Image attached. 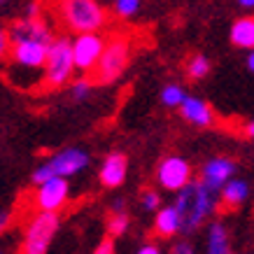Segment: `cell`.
<instances>
[{
  "label": "cell",
  "mask_w": 254,
  "mask_h": 254,
  "mask_svg": "<svg viewBox=\"0 0 254 254\" xmlns=\"http://www.w3.org/2000/svg\"><path fill=\"white\" fill-rule=\"evenodd\" d=\"M9 79L19 89L45 84L47 49L52 45V28L42 19L23 16L9 26Z\"/></svg>",
  "instance_id": "6da1fadb"
},
{
  "label": "cell",
  "mask_w": 254,
  "mask_h": 254,
  "mask_svg": "<svg viewBox=\"0 0 254 254\" xmlns=\"http://www.w3.org/2000/svg\"><path fill=\"white\" fill-rule=\"evenodd\" d=\"M182 217V233L193 236L203 224L219 208V193L210 191L200 180H191L185 189L177 191V198L173 203Z\"/></svg>",
  "instance_id": "7a4b0ae2"
},
{
  "label": "cell",
  "mask_w": 254,
  "mask_h": 254,
  "mask_svg": "<svg viewBox=\"0 0 254 254\" xmlns=\"http://www.w3.org/2000/svg\"><path fill=\"white\" fill-rule=\"evenodd\" d=\"M91 163V156L84 147H68L52 154L47 161H42L38 168L31 173V182L35 187L52 180V177H75L79 173H84Z\"/></svg>",
  "instance_id": "3957f363"
},
{
  "label": "cell",
  "mask_w": 254,
  "mask_h": 254,
  "mask_svg": "<svg viewBox=\"0 0 254 254\" xmlns=\"http://www.w3.org/2000/svg\"><path fill=\"white\" fill-rule=\"evenodd\" d=\"M63 23L72 33H100L108 12L98 0H61Z\"/></svg>",
  "instance_id": "277c9868"
},
{
  "label": "cell",
  "mask_w": 254,
  "mask_h": 254,
  "mask_svg": "<svg viewBox=\"0 0 254 254\" xmlns=\"http://www.w3.org/2000/svg\"><path fill=\"white\" fill-rule=\"evenodd\" d=\"M75 59H72V40L70 38H54L47 49L45 61V86L61 89L72 82L75 75Z\"/></svg>",
  "instance_id": "5b68a950"
},
{
  "label": "cell",
  "mask_w": 254,
  "mask_h": 254,
  "mask_svg": "<svg viewBox=\"0 0 254 254\" xmlns=\"http://www.w3.org/2000/svg\"><path fill=\"white\" fill-rule=\"evenodd\" d=\"M61 229V212H40L31 217L23 231L21 254H49L56 233Z\"/></svg>",
  "instance_id": "8992f818"
},
{
  "label": "cell",
  "mask_w": 254,
  "mask_h": 254,
  "mask_svg": "<svg viewBox=\"0 0 254 254\" xmlns=\"http://www.w3.org/2000/svg\"><path fill=\"white\" fill-rule=\"evenodd\" d=\"M131 63V42L128 38L117 35L112 40H105V49L98 59V65L93 68V77L98 84H112L122 77Z\"/></svg>",
  "instance_id": "52a82bcc"
},
{
  "label": "cell",
  "mask_w": 254,
  "mask_h": 254,
  "mask_svg": "<svg viewBox=\"0 0 254 254\" xmlns=\"http://www.w3.org/2000/svg\"><path fill=\"white\" fill-rule=\"evenodd\" d=\"M191 180H193V168L185 156L170 154L166 159H161L159 168H156V182L166 191L177 193L180 189H185Z\"/></svg>",
  "instance_id": "ba28073f"
},
{
  "label": "cell",
  "mask_w": 254,
  "mask_h": 254,
  "mask_svg": "<svg viewBox=\"0 0 254 254\" xmlns=\"http://www.w3.org/2000/svg\"><path fill=\"white\" fill-rule=\"evenodd\" d=\"M105 49V38L100 33H77L72 38V59L79 72H93Z\"/></svg>",
  "instance_id": "9c48e42d"
},
{
  "label": "cell",
  "mask_w": 254,
  "mask_h": 254,
  "mask_svg": "<svg viewBox=\"0 0 254 254\" xmlns=\"http://www.w3.org/2000/svg\"><path fill=\"white\" fill-rule=\"evenodd\" d=\"M70 200V185L65 177H52L38 185L33 203L40 212H61Z\"/></svg>",
  "instance_id": "30bf717a"
},
{
  "label": "cell",
  "mask_w": 254,
  "mask_h": 254,
  "mask_svg": "<svg viewBox=\"0 0 254 254\" xmlns=\"http://www.w3.org/2000/svg\"><path fill=\"white\" fill-rule=\"evenodd\" d=\"M236 170H238V166L231 156H212L200 166V182L208 187L210 191L219 193L222 187L231 177H236Z\"/></svg>",
  "instance_id": "8fae6325"
},
{
  "label": "cell",
  "mask_w": 254,
  "mask_h": 254,
  "mask_svg": "<svg viewBox=\"0 0 254 254\" xmlns=\"http://www.w3.org/2000/svg\"><path fill=\"white\" fill-rule=\"evenodd\" d=\"M128 175V159L122 152H110L98 168V182L105 189H119Z\"/></svg>",
  "instance_id": "7c38bea8"
},
{
  "label": "cell",
  "mask_w": 254,
  "mask_h": 254,
  "mask_svg": "<svg viewBox=\"0 0 254 254\" xmlns=\"http://www.w3.org/2000/svg\"><path fill=\"white\" fill-rule=\"evenodd\" d=\"M177 110H180L182 119L189 122L191 126H196V128H210L217 119L215 110H212L208 100L198 98V96H189V93H187V98L182 100V105Z\"/></svg>",
  "instance_id": "4fadbf2b"
},
{
  "label": "cell",
  "mask_w": 254,
  "mask_h": 254,
  "mask_svg": "<svg viewBox=\"0 0 254 254\" xmlns=\"http://www.w3.org/2000/svg\"><path fill=\"white\" fill-rule=\"evenodd\" d=\"M154 233L159 238H173L182 233V217L175 205H161L154 212Z\"/></svg>",
  "instance_id": "5bb4252c"
},
{
  "label": "cell",
  "mask_w": 254,
  "mask_h": 254,
  "mask_svg": "<svg viewBox=\"0 0 254 254\" xmlns=\"http://www.w3.org/2000/svg\"><path fill=\"white\" fill-rule=\"evenodd\" d=\"M247 198H250V185L238 177H231L219 191V203L229 210H238L240 205L247 203Z\"/></svg>",
  "instance_id": "9a60e30c"
},
{
  "label": "cell",
  "mask_w": 254,
  "mask_h": 254,
  "mask_svg": "<svg viewBox=\"0 0 254 254\" xmlns=\"http://www.w3.org/2000/svg\"><path fill=\"white\" fill-rule=\"evenodd\" d=\"M205 254H231L229 229L224 222H210L205 229Z\"/></svg>",
  "instance_id": "2e32d148"
},
{
  "label": "cell",
  "mask_w": 254,
  "mask_h": 254,
  "mask_svg": "<svg viewBox=\"0 0 254 254\" xmlns=\"http://www.w3.org/2000/svg\"><path fill=\"white\" fill-rule=\"evenodd\" d=\"M229 38H231L233 47L252 52L254 49V16H240V19H236Z\"/></svg>",
  "instance_id": "e0dca14e"
},
{
  "label": "cell",
  "mask_w": 254,
  "mask_h": 254,
  "mask_svg": "<svg viewBox=\"0 0 254 254\" xmlns=\"http://www.w3.org/2000/svg\"><path fill=\"white\" fill-rule=\"evenodd\" d=\"M131 226V219H128V212H112L108 219V236L112 240L115 238H122L124 233L128 231Z\"/></svg>",
  "instance_id": "ac0fdd59"
},
{
  "label": "cell",
  "mask_w": 254,
  "mask_h": 254,
  "mask_svg": "<svg viewBox=\"0 0 254 254\" xmlns=\"http://www.w3.org/2000/svg\"><path fill=\"white\" fill-rule=\"evenodd\" d=\"M208 72H210V59L208 56L196 54V56H191V59L187 61V75H189L191 79L208 77Z\"/></svg>",
  "instance_id": "d6986e66"
},
{
  "label": "cell",
  "mask_w": 254,
  "mask_h": 254,
  "mask_svg": "<svg viewBox=\"0 0 254 254\" xmlns=\"http://www.w3.org/2000/svg\"><path fill=\"white\" fill-rule=\"evenodd\" d=\"M185 98H187V91L180 84H166L161 89V103L166 108H180Z\"/></svg>",
  "instance_id": "ffe728a7"
},
{
  "label": "cell",
  "mask_w": 254,
  "mask_h": 254,
  "mask_svg": "<svg viewBox=\"0 0 254 254\" xmlns=\"http://www.w3.org/2000/svg\"><path fill=\"white\" fill-rule=\"evenodd\" d=\"M140 7H142V0H115V14L122 19L138 16Z\"/></svg>",
  "instance_id": "44dd1931"
},
{
  "label": "cell",
  "mask_w": 254,
  "mask_h": 254,
  "mask_svg": "<svg viewBox=\"0 0 254 254\" xmlns=\"http://www.w3.org/2000/svg\"><path fill=\"white\" fill-rule=\"evenodd\" d=\"M91 89H93V82L91 79H72V84H70V93H72V98L75 100H84L91 96Z\"/></svg>",
  "instance_id": "7402d4cb"
},
{
  "label": "cell",
  "mask_w": 254,
  "mask_h": 254,
  "mask_svg": "<svg viewBox=\"0 0 254 254\" xmlns=\"http://www.w3.org/2000/svg\"><path fill=\"white\" fill-rule=\"evenodd\" d=\"M140 205H142V210H147V212H156V210L161 208V196H159V191L145 189V191L140 193Z\"/></svg>",
  "instance_id": "603a6c76"
},
{
  "label": "cell",
  "mask_w": 254,
  "mask_h": 254,
  "mask_svg": "<svg viewBox=\"0 0 254 254\" xmlns=\"http://www.w3.org/2000/svg\"><path fill=\"white\" fill-rule=\"evenodd\" d=\"M168 254H198V252H196V247H193L189 240H177L175 245L170 247Z\"/></svg>",
  "instance_id": "cb8c5ba5"
},
{
  "label": "cell",
  "mask_w": 254,
  "mask_h": 254,
  "mask_svg": "<svg viewBox=\"0 0 254 254\" xmlns=\"http://www.w3.org/2000/svg\"><path fill=\"white\" fill-rule=\"evenodd\" d=\"M91 254H117L115 240H112V238H105V240H100L98 245L93 247V252H91Z\"/></svg>",
  "instance_id": "d4e9b609"
},
{
  "label": "cell",
  "mask_w": 254,
  "mask_h": 254,
  "mask_svg": "<svg viewBox=\"0 0 254 254\" xmlns=\"http://www.w3.org/2000/svg\"><path fill=\"white\" fill-rule=\"evenodd\" d=\"M9 56V33L5 28H0V61Z\"/></svg>",
  "instance_id": "484cf974"
},
{
  "label": "cell",
  "mask_w": 254,
  "mask_h": 254,
  "mask_svg": "<svg viewBox=\"0 0 254 254\" xmlns=\"http://www.w3.org/2000/svg\"><path fill=\"white\" fill-rule=\"evenodd\" d=\"M135 254H163V250L156 243H152V240H147L145 245H140L138 247V252Z\"/></svg>",
  "instance_id": "4316f807"
},
{
  "label": "cell",
  "mask_w": 254,
  "mask_h": 254,
  "mask_svg": "<svg viewBox=\"0 0 254 254\" xmlns=\"http://www.w3.org/2000/svg\"><path fill=\"white\" fill-rule=\"evenodd\" d=\"M9 219H12V217H9V212H7V210H2V212H0V233H5V229L9 226Z\"/></svg>",
  "instance_id": "83f0119b"
},
{
  "label": "cell",
  "mask_w": 254,
  "mask_h": 254,
  "mask_svg": "<svg viewBox=\"0 0 254 254\" xmlns=\"http://www.w3.org/2000/svg\"><path fill=\"white\" fill-rule=\"evenodd\" d=\"M110 210H112V212H126V203H124L122 198H117L115 203H112V208H110Z\"/></svg>",
  "instance_id": "f1b7e54d"
},
{
  "label": "cell",
  "mask_w": 254,
  "mask_h": 254,
  "mask_svg": "<svg viewBox=\"0 0 254 254\" xmlns=\"http://www.w3.org/2000/svg\"><path fill=\"white\" fill-rule=\"evenodd\" d=\"M245 135L250 140H254V119H250V122L245 124Z\"/></svg>",
  "instance_id": "f546056e"
},
{
  "label": "cell",
  "mask_w": 254,
  "mask_h": 254,
  "mask_svg": "<svg viewBox=\"0 0 254 254\" xmlns=\"http://www.w3.org/2000/svg\"><path fill=\"white\" fill-rule=\"evenodd\" d=\"M238 5L245 9H254V0H238Z\"/></svg>",
  "instance_id": "4dcf8cb0"
},
{
  "label": "cell",
  "mask_w": 254,
  "mask_h": 254,
  "mask_svg": "<svg viewBox=\"0 0 254 254\" xmlns=\"http://www.w3.org/2000/svg\"><path fill=\"white\" fill-rule=\"evenodd\" d=\"M247 68H250V70L254 72V49L250 52V54H247Z\"/></svg>",
  "instance_id": "1f68e13d"
},
{
  "label": "cell",
  "mask_w": 254,
  "mask_h": 254,
  "mask_svg": "<svg viewBox=\"0 0 254 254\" xmlns=\"http://www.w3.org/2000/svg\"><path fill=\"white\" fill-rule=\"evenodd\" d=\"M0 254H5V252H2V247H0Z\"/></svg>",
  "instance_id": "d6a6232c"
}]
</instances>
